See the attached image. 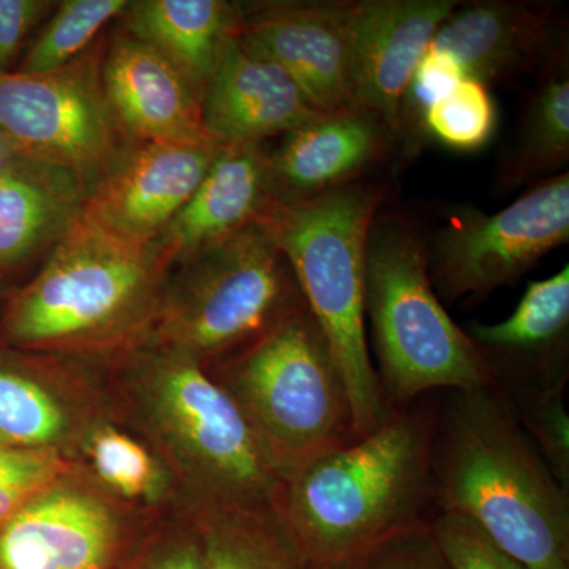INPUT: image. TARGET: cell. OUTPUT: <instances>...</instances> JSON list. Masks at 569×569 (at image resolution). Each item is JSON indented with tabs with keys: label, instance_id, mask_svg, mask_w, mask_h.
Returning a JSON list of instances; mask_svg holds the SVG:
<instances>
[{
	"label": "cell",
	"instance_id": "obj_1",
	"mask_svg": "<svg viewBox=\"0 0 569 569\" xmlns=\"http://www.w3.org/2000/svg\"><path fill=\"white\" fill-rule=\"evenodd\" d=\"M432 497L527 569H569V490L497 388L449 391L436 411Z\"/></svg>",
	"mask_w": 569,
	"mask_h": 569
},
{
	"label": "cell",
	"instance_id": "obj_2",
	"mask_svg": "<svg viewBox=\"0 0 569 569\" xmlns=\"http://www.w3.org/2000/svg\"><path fill=\"white\" fill-rule=\"evenodd\" d=\"M173 264L82 213L0 310V346L111 362L151 336Z\"/></svg>",
	"mask_w": 569,
	"mask_h": 569
},
{
	"label": "cell",
	"instance_id": "obj_3",
	"mask_svg": "<svg viewBox=\"0 0 569 569\" xmlns=\"http://www.w3.org/2000/svg\"><path fill=\"white\" fill-rule=\"evenodd\" d=\"M108 365L119 413L173 471L183 511L277 501L282 478L203 362L148 339Z\"/></svg>",
	"mask_w": 569,
	"mask_h": 569
},
{
	"label": "cell",
	"instance_id": "obj_4",
	"mask_svg": "<svg viewBox=\"0 0 569 569\" xmlns=\"http://www.w3.org/2000/svg\"><path fill=\"white\" fill-rule=\"evenodd\" d=\"M433 421L425 403L397 408L283 479L277 505L312 569H343L395 531L429 522Z\"/></svg>",
	"mask_w": 569,
	"mask_h": 569
},
{
	"label": "cell",
	"instance_id": "obj_5",
	"mask_svg": "<svg viewBox=\"0 0 569 569\" xmlns=\"http://www.w3.org/2000/svg\"><path fill=\"white\" fill-rule=\"evenodd\" d=\"M387 194L385 182L366 178L309 200L272 201L260 220L328 339L358 438L395 413L381 391L366 335L367 239Z\"/></svg>",
	"mask_w": 569,
	"mask_h": 569
},
{
	"label": "cell",
	"instance_id": "obj_6",
	"mask_svg": "<svg viewBox=\"0 0 569 569\" xmlns=\"http://www.w3.org/2000/svg\"><path fill=\"white\" fill-rule=\"evenodd\" d=\"M389 406L436 389L493 387L488 366L430 282L427 236L399 212L378 211L367 239L366 321Z\"/></svg>",
	"mask_w": 569,
	"mask_h": 569
},
{
	"label": "cell",
	"instance_id": "obj_7",
	"mask_svg": "<svg viewBox=\"0 0 569 569\" xmlns=\"http://www.w3.org/2000/svg\"><path fill=\"white\" fill-rule=\"evenodd\" d=\"M206 369L239 408L282 481L358 438L346 381L307 305Z\"/></svg>",
	"mask_w": 569,
	"mask_h": 569
},
{
	"label": "cell",
	"instance_id": "obj_8",
	"mask_svg": "<svg viewBox=\"0 0 569 569\" xmlns=\"http://www.w3.org/2000/svg\"><path fill=\"white\" fill-rule=\"evenodd\" d=\"M176 266L149 340L206 367L249 346L306 305L287 258L261 222Z\"/></svg>",
	"mask_w": 569,
	"mask_h": 569
},
{
	"label": "cell",
	"instance_id": "obj_9",
	"mask_svg": "<svg viewBox=\"0 0 569 569\" xmlns=\"http://www.w3.org/2000/svg\"><path fill=\"white\" fill-rule=\"evenodd\" d=\"M102 48L61 69L0 74V134L21 159L73 176L86 198L132 142L104 93Z\"/></svg>",
	"mask_w": 569,
	"mask_h": 569
},
{
	"label": "cell",
	"instance_id": "obj_10",
	"mask_svg": "<svg viewBox=\"0 0 569 569\" xmlns=\"http://www.w3.org/2000/svg\"><path fill=\"white\" fill-rule=\"evenodd\" d=\"M569 242V173L550 176L508 208L486 213L451 209L427 238L430 282L441 302L482 299L516 283L557 247Z\"/></svg>",
	"mask_w": 569,
	"mask_h": 569
},
{
	"label": "cell",
	"instance_id": "obj_11",
	"mask_svg": "<svg viewBox=\"0 0 569 569\" xmlns=\"http://www.w3.org/2000/svg\"><path fill=\"white\" fill-rule=\"evenodd\" d=\"M157 520L71 462L0 526V569H126Z\"/></svg>",
	"mask_w": 569,
	"mask_h": 569
},
{
	"label": "cell",
	"instance_id": "obj_12",
	"mask_svg": "<svg viewBox=\"0 0 569 569\" xmlns=\"http://www.w3.org/2000/svg\"><path fill=\"white\" fill-rule=\"evenodd\" d=\"M99 365L0 346V438L71 460L82 436L118 408Z\"/></svg>",
	"mask_w": 569,
	"mask_h": 569
},
{
	"label": "cell",
	"instance_id": "obj_13",
	"mask_svg": "<svg viewBox=\"0 0 569 569\" xmlns=\"http://www.w3.org/2000/svg\"><path fill=\"white\" fill-rule=\"evenodd\" d=\"M239 37L288 73L318 112L355 103V2L242 6Z\"/></svg>",
	"mask_w": 569,
	"mask_h": 569
},
{
	"label": "cell",
	"instance_id": "obj_14",
	"mask_svg": "<svg viewBox=\"0 0 569 569\" xmlns=\"http://www.w3.org/2000/svg\"><path fill=\"white\" fill-rule=\"evenodd\" d=\"M222 146L132 141L82 206L93 223L133 244L159 241Z\"/></svg>",
	"mask_w": 569,
	"mask_h": 569
},
{
	"label": "cell",
	"instance_id": "obj_15",
	"mask_svg": "<svg viewBox=\"0 0 569 569\" xmlns=\"http://www.w3.org/2000/svg\"><path fill=\"white\" fill-rule=\"evenodd\" d=\"M399 149L395 132L369 108L320 112L271 149L269 192L276 203L309 200L366 179Z\"/></svg>",
	"mask_w": 569,
	"mask_h": 569
},
{
	"label": "cell",
	"instance_id": "obj_16",
	"mask_svg": "<svg viewBox=\"0 0 569 569\" xmlns=\"http://www.w3.org/2000/svg\"><path fill=\"white\" fill-rule=\"evenodd\" d=\"M430 48L458 63L463 78L489 88L545 70L563 51V43L552 7L482 0L459 2Z\"/></svg>",
	"mask_w": 569,
	"mask_h": 569
},
{
	"label": "cell",
	"instance_id": "obj_17",
	"mask_svg": "<svg viewBox=\"0 0 569 569\" xmlns=\"http://www.w3.org/2000/svg\"><path fill=\"white\" fill-rule=\"evenodd\" d=\"M102 80L111 110L129 140L216 142L201 118L203 96L151 44L126 31L116 36L103 54Z\"/></svg>",
	"mask_w": 569,
	"mask_h": 569
},
{
	"label": "cell",
	"instance_id": "obj_18",
	"mask_svg": "<svg viewBox=\"0 0 569 569\" xmlns=\"http://www.w3.org/2000/svg\"><path fill=\"white\" fill-rule=\"evenodd\" d=\"M318 114L288 73L236 33L224 43L201 99L204 130L219 146L284 137Z\"/></svg>",
	"mask_w": 569,
	"mask_h": 569
},
{
	"label": "cell",
	"instance_id": "obj_19",
	"mask_svg": "<svg viewBox=\"0 0 569 569\" xmlns=\"http://www.w3.org/2000/svg\"><path fill=\"white\" fill-rule=\"evenodd\" d=\"M458 6V0L355 2V103L377 112L397 140L408 82Z\"/></svg>",
	"mask_w": 569,
	"mask_h": 569
},
{
	"label": "cell",
	"instance_id": "obj_20",
	"mask_svg": "<svg viewBox=\"0 0 569 569\" xmlns=\"http://www.w3.org/2000/svg\"><path fill=\"white\" fill-rule=\"evenodd\" d=\"M466 332L501 395L567 385L569 266L548 279L531 280L507 320L473 321Z\"/></svg>",
	"mask_w": 569,
	"mask_h": 569
},
{
	"label": "cell",
	"instance_id": "obj_21",
	"mask_svg": "<svg viewBox=\"0 0 569 569\" xmlns=\"http://www.w3.org/2000/svg\"><path fill=\"white\" fill-rule=\"evenodd\" d=\"M269 153L266 142L219 149L197 190L159 239L171 264L263 219L272 204Z\"/></svg>",
	"mask_w": 569,
	"mask_h": 569
},
{
	"label": "cell",
	"instance_id": "obj_22",
	"mask_svg": "<svg viewBox=\"0 0 569 569\" xmlns=\"http://www.w3.org/2000/svg\"><path fill=\"white\" fill-rule=\"evenodd\" d=\"M119 503L152 519L183 509L173 471L116 408L82 436L71 456Z\"/></svg>",
	"mask_w": 569,
	"mask_h": 569
},
{
	"label": "cell",
	"instance_id": "obj_23",
	"mask_svg": "<svg viewBox=\"0 0 569 569\" xmlns=\"http://www.w3.org/2000/svg\"><path fill=\"white\" fill-rule=\"evenodd\" d=\"M86 192L73 176L18 159L0 170V274L54 247L80 216Z\"/></svg>",
	"mask_w": 569,
	"mask_h": 569
},
{
	"label": "cell",
	"instance_id": "obj_24",
	"mask_svg": "<svg viewBox=\"0 0 569 569\" xmlns=\"http://www.w3.org/2000/svg\"><path fill=\"white\" fill-rule=\"evenodd\" d=\"M241 10L224 0H138L121 18L127 33L162 52L203 96Z\"/></svg>",
	"mask_w": 569,
	"mask_h": 569
},
{
	"label": "cell",
	"instance_id": "obj_25",
	"mask_svg": "<svg viewBox=\"0 0 569 569\" xmlns=\"http://www.w3.org/2000/svg\"><path fill=\"white\" fill-rule=\"evenodd\" d=\"M187 512L197 523L206 569H312L277 501Z\"/></svg>",
	"mask_w": 569,
	"mask_h": 569
},
{
	"label": "cell",
	"instance_id": "obj_26",
	"mask_svg": "<svg viewBox=\"0 0 569 569\" xmlns=\"http://www.w3.org/2000/svg\"><path fill=\"white\" fill-rule=\"evenodd\" d=\"M569 162V71L567 50L541 71L518 140L501 167L500 187L515 190L563 173Z\"/></svg>",
	"mask_w": 569,
	"mask_h": 569
},
{
	"label": "cell",
	"instance_id": "obj_27",
	"mask_svg": "<svg viewBox=\"0 0 569 569\" xmlns=\"http://www.w3.org/2000/svg\"><path fill=\"white\" fill-rule=\"evenodd\" d=\"M129 0H66L26 51L14 71L43 73L69 66L86 51L108 22L121 18Z\"/></svg>",
	"mask_w": 569,
	"mask_h": 569
},
{
	"label": "cell",
	"instance_id": "obj_28",
	"mask_svg": "<svg viewBox=\"0 0 569 569\" xmlns=\"http://www.w3.org/2000/svg\"><path fill=\"white\" fill-rule=\"evenodd\" d=\"M497 129V107L488 86L463 78L422 119V140L458 152L485 148Z\"/></svg>",
	"mask_w": 569,
	"mask_h": 569
},
{
	"label": "cell",
	"instance_id": "obj_29",
	"mask_svg": "<svg viewBox=\"0 0 569 569\" xmlns=\"http://www.w3.org/2000/svg\"><path fill=\"white\" fill-rule=\"evenodd\" d=\"M565 388L567 385H557L503 396L553 477L569 490V415Z\"/></svg>",
	"mask_w": 569,
	"mask_h": 569
},
{
	"label": "cell",
	"instance_id": "obj_30",
	"mask_svg": "<svg viewBox=\"0 0 569 569\" xmlns=\"http://www.w3.org/2000/svg\"><path fill=\"white\" fill-rule=\"evenodd\" d=\"M126 569H206L203 546L189 512L157 520Z\"/></svg>",
	"mask_w": 569,
	"mask_h": 569
},
{
	"label": "cell",
	"instance_id": "obj_31",
	"mask_svg": "<svg viewBox=\"0 0 569 569\" xmlns=\"http://www.w3.org/2000/svg\"><path fill=\"white\" fill-rule=\"evenodd\" d=\"M429 522L395 531L343 569H455L438 546Z\"/></svg>",
	"mask_w": 569,
	"mask_h": 569
},
{
	"label": "cell",
	"instance_id": "obj_32",
	"mask_svg": "<svg viewBox=\"0 0 569 569\" xmlns=\"http://www.w3.org/2000/svg\"><path fill=\"white\" fill-rule=\"evenodd\" d=\"M429 523L438 546L455 569H527L497 548L470 520L436 515Z\"/></svg>",
	"mask_w": 569,
	"mask_h": 569
},
{
	"label": "cell",
	"instance_id": "obj_33",
	"mask_svg": "<svg viewBox=\"0 0 569 569\" xmlns=\"http://www.w3.org/2000/svg\"><path fill=\"white\" fill-rule=\"evenodd\" d=\"M54 3L0 0V74L11 73L29 33Z\"/></svg>",
	"mask_w": 569,
	"mask_h": 569
},
{
	"label": "cell",
	"instance_id": "obj_34",
	"mask_svg": "<svg viewBox=\"0 0 569 569\" xmlns=\"http://www.w3.org/2000/svg\"><path fill=\"white\" fill-rule=\"evenodd\" d=\"M70 462L71 460L67 459L66 456L48 451V449L2 445L0 447V489L13 482L14 479L26 477V475L66 467Z\"/></svg>",
	"mask_w": 569,
	"mask_h": 569
},
{
	"label": "cell",
	"instance_id": "obj_35",
	"mask_svg": "<svg viewBox=\"0 0 569 569\" xmlns=\"http://www.w3.org/2000/svg\"><path fill=\"white\" fill-rule=\"evenodd\" d=\"M18 159H21V157L11 149L6 138L0 134V170L9 167L10 163L17 162Z\"/></svg>",
	"mask_w": 569,
	"mask_h": 569
},
{
	"label": "cell",
	"instance_id": "obj_36",
	"mask_svg": "<svg viewBox=\"0 0 569 569\" xmlns=\"http://www.w3.org/2000/svg\"><path fill=\"white\" fill-rule=\"evenodd\" d=\"M2 445H7L6 441L2 440V438H0V447H2Z\"/></svg>",
	"mask_w": 569,
	"mask_h": 569
}]
</instances>
